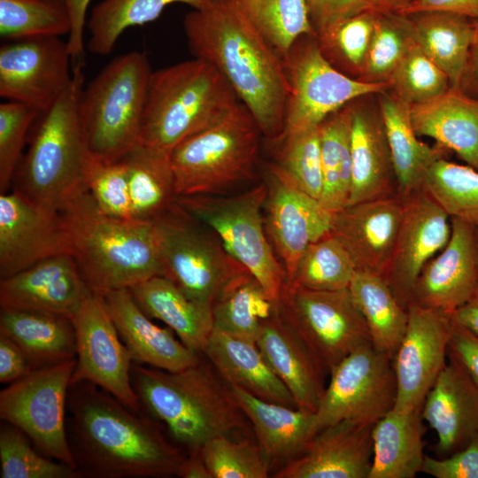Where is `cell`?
Listing matches in <instances>:
<instances>
[{
	"instance_id": "cell-1",
	"label": "cell",
	"mask_w": 478,
	"mask_h": 478,
	"mask_svg": "<svg viewBox=\"0 0 478 478\" xmlns=\"http://www.w3.org/2000/svg\"><path fill=\"white\" fill-rule=\"evenodd\" d=\"M68 440L81 477L179 476L187 456L160 423L89 382L70 385Z\"/></svg>"
},
{
	"instance_id": "cell-2",
	"label": "cell",
	"mask_w": 478,
	"mask_h": 478,
	"mask_svg": "<svg viewBox=\"0 0 478 478\" xmlns=\"http://www.w3.org/2000/svg\"><path fill=\"white\" fill-rule=\"evenodd\" d=\"M195 58L212 64L251 112L262 135L279 142L284 130L289 82L281 57L235 0H213L183 19Z\"/></svg>"
},
{
	"instance_id": "cell-3",
	"label": "cell",
	"mask_w": 478,
	"mask_h": 478,
	"mask_svg": "<svg viewBox=\"0 0 478 478\" xmlns=\"http://www.w3.org/2000/svg\"><path fill=\"white\" fill-rule=\"evenodd\" d=\"M131 380L140 405L186 452L201 450L215 437L246 436L248 419L230 385L204 356L177 372L133 362Z\"/></svg>"
},
{
	"instance_id": "cell-4",
	"label": "cell",
	"mask_w": 478,
	"mask_h": 478,
	"mask_svg": "<svg viewBox=\"0 0 478 478\" xmlns=\"http://www.w3.org/2000/svg\"><path fill=\"white\" fill-rule=\"evenodd\" d=\"M59 214L68 253L91 291L104 295L162 275L153 221L107 215L87 189Z\"/></svg>"
},
{
	"instance_id": "cell-5",
	"label": "cell",
	"mask_w": 478,
	"mask_h": 478,
	"mask_svg": "<svg viewBox=\"0 0 478 478\" xmlns=\"http://www.w3.org/2000/svg\"><path fill=\"white\" fill-rule=\"evenodd\" d=\"M81 64L73 70L67 89L46 111L39 112L29 134L13 181L17 189L35 204L59 212L86 189L84 167L89 154L78 115L83 88Z\"/></svg>"
},
{
	"instance_id": "cell-6",
	"label": "cell",
	"mask_w": 478,
	"mask_h": 478,
	"mask_svg": "<svg viewBox=\"0 0 478 478\" xmlns=\"http://www.w3.org/2000/svg\"><path fill=\"white\" fill-rule=\"evenodd\" d=\"M240 102L225 77L195 58L151 73L139 144L170 154Z\"/></svg>"
},
{
	"instance_id": "cell-7",
	"label": "cell",
	"mask_w": 478,
	"mask_h": 478,
	"mask_svg": "<svg viewBox=\"0 0 478 478\" xmlns=\"http://www.w3.org/2000/svg\"><path fill=\"white\" fill-rule=\"evenodd\" d=\"M151 68L147 55L114 58L80 92L78 115L89 151L112 163L138 143Z\"/></svg>"
},
{
	"instance_id": "cell-8",
	"label": "cell",
	"mask_w": 478,
	"mask_h": 478,
	"mask_svg": "<svg viewBox=\"0 0 478 478\" xmlns=\"http://www.w3.org/2000/svg\"><path fill=\"white\" fill-rule=\"evenodd\" d=\"M260 128L239 102L220 120L178 144L170 153L178 197L224 195L251 177Z\"/></svg>"
},
{
	"instance_id": "cell-9",
	"label": "cell",
	"mask_w": 478,
	"mask_h": 478,
	"mask_svg": "<svg viewBox=\"0 0 478 478\" xmlns=\"http://www.w3.org/2000/svg\"><path fill=\"white\" fill-rule=\"evenodd\" d=\"M266 182L236 195L178 197L187 214L211 229L226 251L243 265L277 301L286 281L285 271L268 238L264 218Z\"/></svg>"
},
{
	"instance_id": "cell-10",
	"label": "cell",
	"mask_w": 478,
	"mask_h": 478,
	"mask_svg": "<svg viewBox=\"0 0 478 478\" xmlns=\"http://www.w3.org/2000/svg\"><path fill=\"white\" fill-rule=\"evenodd\" d=\"M153 224L162 275L201 305L212 307L224 289L248 271L211 229L177 202Z\"/></svg>"
},
{
	"instance_id": "cell-11",
	"label": "cell",
	"mask_w": 478,
	"mask_h": 478,
	"mask_svg": "<svg viewBox=\"0 0 478 478\" xmlns=\"http://www.w3.org/2000/svg\"><path fill=\"white\" fill-rule=\"evenodd\" d=\"M276 306L328 374L353 351L371 343L348 289L313 290L285 281Z\"/></svg>"
},
{
	"instance_id": "cell-12",
	"label": "cell",
	"mask_w": 478,
	"mask_h": 478,
	"mask_svg": "<svg viewBox=\"0 0 478 478\" xmlns=\"http://www.w3.org/2000/svg\"><path fill=\"white\" fill-rule=\"evenodd\" d=\"M75 366L76 358L35 369L9 384L0 392V418L22 431L41 453L77 470L66 420Z\"/></svg>"
},
{
	"instance_id": "cell-13",
	"label": "cell",
	"mask_w": 478,
	"mask_h": 478,
	"mask_svg": "<svg viewBox=\"0 0 478 478\" xmlns=\"http://www.w3.org/2000/svg\"><path fill=\"white\" fill-rule=\"evenodd\" d=\"M281 58L289 91L280 141L318 127L355 99L388 89L387 83L362 81L335 68L321 54L314 35L299 38Z\"/></svg>"
},
{
	"instance_id": "cell-14",
	"label": "cell",
	"mask_w": 478,
	"mask_h": 478,
	"mask_svg": "<svg viewBox=\"0 0 478 478\" xmlns=\"http://www.w3.org/2000/svg\"><path fill=\"white\" fill-rule=\"evenodd\" d=\"M329 374L330 381L314 412L313 436L344 420L376 423L394 408L397 382L393 358L372 343L353 351Z\"/></svg>"
},
{
	"instance_id": "cell-15",
	"label": "cell",
	"mask_w": 478,
	"mask_h": 478,
	"mask_svg": "<svg viewBox=\"0 0 478 478\" xmlns=\"http://www.w3.org/2000/svg\"><path fill=\"white\" fill-rule=\"evenodd\" d=\"M71 320L76 338V366L71 384L91 382L138 412L141 405L131 380L133 358L103 297L92 292Z\"/></svg>"
},
{
	"instance_id": "cell-16",
	"label": "cell",
	"mask_w": 478,
	"mask_h": 478,
	"mask_svg": "<svg viewBox=\"0 0 478 478\" xmlns=\"http://www.w3.org/2000/svg\"><path fill=\"white\" fill-rule=\"evenodd\" d=\"M67 42L59 37L9 41L0 47V96L38 112L49 109L73 80Z\"/></svg>"
},
{
	"instance_id": "cell-17",
	"label": "cell",
	"mask_w": 478,
	"mask_h": 478,
	"mask_svg": "<svg viewBox=\"0 0 478 478\" xmlns=\"http://www.w3.org/2000/svg\"><path fill=\"white\" fill-rule=\"evenodd\" d=\"M405 335L393 357L397 382L394 408L421 409L429 389L447 364L452 325L450 313L415 304L407 306Z\"/></svg>"
},
{
	"instance_id": "cell-18",
	"label": "cell",
	"mask_w": 478,
	"mask_h": 478,
	"mask_svg": "<svg viewBox=\"0 0 478 478\" xmlns=\"http://www.w3.org/2000/svg\"><path fill=\"white\" fill-rule=\"evenodd\" d=\"M265 182V227L289 281L305 250L330 232L333 213L296 188L275 163L268 165Z\"/></svg>"
},
{
	"instance_id": "cell-19",
	"label": "cell",
	"mask_w": 478,
	"mask_h": 478,
	"mask_svg": "<svg viewBox=\"0 0 478 478\" xmlns=\"http://www.w3.org/2000/svg\"><path fill=\"white\" fill-rule=\"evenodd\" d=\"M402 198L397 241L383 278L407 308L421 270L449 242L451 219L423 189Z\"/></svg>"
},
{
	"instance_id": "cell-20",
	"label": "cell",
	"mask_w": 478,
	"mask_h": 478,
	"mask_svg": "<svg viewBox=\"0 0 478 478\" xmlns=\"http://www.w3.org/2000/svg\"><path fill=\"white\" fill-rule=\"evenodd\" d=\"M68 253L59 212L46 209L19 190L0 195V277Z\"/></svg>"
},
{
	"instance_id": "cell-21",
	"label": "cell",
	"mask_w": 478,
	"mask_h": 478,
	"mask_svg": "<svg viewBox=\"0 0 478 478\" xmlns=\"http://www.w3.org/2000/svg\"><path fill=\"white\" fill-rule=\"evenodd\" d=\"M375 423L344 420L317 432L274 478H368Z\"/></svg>"
},
{
	"instance_id": "cell-22",
	"label": "cell",
	"mask_w": 478,
	"mask_h": 478,
	"mask_svg": "<svg viewBox=\"0 0 478 478\" xmlns=\"http://www.w3.org/2000/svg\"><path fill=\"white\" fill-rule=\"evenodd\" d=\"M403 212L397 194L347 205L333 213L330 233L351 257L357 270L384 277Z\"/></svg>"
},
{
	"instance_id": "cell-23",
	"label": "cell",
	"mask_w": 478,
	"mask_h": 478,
	"mask_svg": "<svg viewBox=\"0 0 478 478\" xmlns=\"http://www.w3.org/2000/svg\"><path fill=\"white\" fill-rule=\"evenodd\" d=\"M477 283L474 227L451 219L449 242L421 270L409 304L451 314L470 298Z\"/></svg>"
},
{
	"instance_id": "cell-24",
	"label": "cell",
	"mask_w": 478,
	"mask_h": 478,
	"mask_svg": "<svg viewBox=\"0 0 478 478\" xmlns=\"http://www.w3.org/2000/svg\"><path fill=\"white\" fill-rule=\"evenodd\" d=\"M92 292L73 258L62 253L1 279L0 306L71 318Z\"/></svg>"
},
{
	"instance_id": "cell-25",
	"label": "cell",
	"mask_w": 478,
	"mask_h": 478,
	"mask_svg": "<svg viewBox=\"0 0 478 478\" xmlns=\"http://www.w3.org/2000/svg\"><path fill=\"white\" fill-rule=\"evenodd\" d=\"M101 296L133 362L177 372L201 358L202 353L187 347L170 328L154 324L129 289L111 290Z\"/></svg>"
},
{
	"instance_id": "cell-26",
	"label": "cell",
	"mask_w": 478,
	"mask_h": 478,
	"mask_svg": "<svg viewBox=\"0 0 478 478\" xmlns=\"http://www.w3.org/2000/svg\"><path fill=\"white\" fill-rule=\"evenodd\" d=\"M421 417L436 434L439 458L459 451L478 433V388L451 358L427 394Z\"/></svg>"
},
{
	"instance_id": "cell-27",
	"label": "cell",
	"mask_w": 478,
	"mask_h": 478,
	"mask_svg": "<svg viewBox=\"0 0 478 478\" xmlns=\"http://www.w3.org/2000/svg\"><path fill=\"white\" fill-rule=\"evenodd\" d=\"M353 101L347 104L351 157V188L347 205L397 194L380 110L374 112Z\"/></svg>"
},
{
	"instance_id": "cell-28",
	"label": "cell",
	"mask_w": 478,
	"mask_h": 478,
	"mask_svg": "<svg viewBox=\"0 0 478 478\" xmlns=\"http://www.w3.org/2000/svg\"><path fill=\"white\" fill-rule=\"evenodd\" d=\"M263 356L292 394L297 406L315 412L328 374L301 339L274 312L263 320L256 341Z\"/></svg>"
},
{
	"instance_id": "cell-29",
	"label": "cell",
	"mask_w": 478,
	"mask_h": 478,
	"mask_svg": "<svg viewBox=\"0 0 478 478\" xmlns=\"http://www.w3.org/2000/svg\"><path fill=\"white\" fill-rule=\"evenodd\" d=\"M202 354L230 386L242 388L268 402L297 407L292 394L255 342L229 335L213 328Z\"/></svg>"
},
{
	"instance_id": "cell-30",
	"label": "cell",
	"mask_w": 478,
	"mask_h": 478,
	"mask_svg": "<svg viewBox=\"0 0 478 478\" xmlns=\"http://www.w3.org/2000/svg\"><path fill=\"white\" fill-rule=\"evenodd\" d=\"M230 387L272 468L281 467L303 452L313 436V412L268 402Z\"/></svg>"
},
{
	"instance_id": "cell-31",
	"label": "cell",
	"mask_w": 478,
	"mask_h": 478,
	"mask_svg": "<svg viewBox=\"0 0 478 478\" xmlns=\"http://www.w3.org/2000/svg\"><path fill=\"white\" fill-rule=\"evenodd\" d=\"M410 117L418 135L434 139L478 170V99L451 88L433 100L410 106Z\"/></svg>"
},
{
	"instance_id": "cell-32",
	"label": "cell",
	"mask_w": 478,
	"mask_h": 478,
	"mask_svg": "<svg viewBox=\"0 0 478 478\" xmlns=\"http://www.w3.org/2000/svg\"><path fill=\"white\" fill-rule=\"evenodd\" d=\"M0 334L22 350L34 370L76 358L73 324L61 314L1 308Z\"/></svg>"
},
{
	"instance_id": "cell-33",
	"label": "cell",
	"mask_w": 478,
	"mask_h": 478,
	"mask_svg": "<svg viewBox=\"0 0 478 478\" xmlns=\"http://www.w3.org/2000/svg\"><path fill=\"white\" fill-rule=\"evenodd\" d=\"M129 290L149 317L164 322L189 349L203 352L213 329L211 306L190 299L163 275L150 277Z\"/></svg>"
},
{
	"instance_id": "cell-34",
	"label": "cell",
	"mask_w": 478,
	"mask_h": 478,
	"mask_svg": "<svg viewBox=\"0 0 478 478\" xmlns=\"http://www.w3.org/2000/svg\"><path fill=\"white\" fill-rule=\"evenodd\" d=\"M380 113L387 137L397 194L405 197L422 189L430 166L443 158L445 149L430 147L418 139L410 117V105L388 90L379 94Z\"/></svg>"
},
{
	"instance_id": "cell-35",
	"label": "cell",
	"mask_w": 478,
	"mask_h": 478,
	"mask_svg": "<svg viewBox=\"0 0 478 478\" xmlns=\"http://www.w3.org/2000/svg\"><path fill=\"white\" fill-rule=\"evenodd\" d=\"M414 42L459 89L474 35V19L439 11L401 14Z\"/></svg>"
},
{
	"instance_id": "cell-36",
	"label": "cell",
	"mask_w": 478,
	"mask_h": 478,
	"mask_svg": "<svg viewBox=\"0 0 478 478\" xmlns=\"http://www.w3.org/2000/svg\"><path fill=\"white\" fill-rule=\"evenodd\" d=\"M422 421L421 409H392L374 424L368 478H413L421 473L425 459Z\"/></svg>"
},
{
	"instance_id": "cell-37",
	"label": "cell",
	"mask_w": 478,
	"mask_h": 478,
	"mask_svg": "<svg viewBox=\"0 0 478 478\" xmlns=\"http://www.w3.org/2000/svg\"><path fill=\"white\" fill-rule=\"evenodd\" d=\"M348 289L366 322L373 346L393 358L407 327V308L377 274L356 270Z\"/></svg>"
},
{
	"instance_id": "cell-38",
	"label": "cell",
	"mask_w": 478,
	"mask_h": 478,
	"mask_svg": "<svg viewBox=\"0 0 478 478\" xmlns=\"http://www.w3.org/2000/svg\"><path fill=\"white\" fill-rule=\"evenodd\" d=\"M133 219L154 221L177 202L170 154L137 144L123 159Z\"/></svg>"
},
{
	"instance_id": "cell-39",
	"label": "cell",
	"mask_w": 478,
	"mask_h": 478,
	"mask_svg": "<svg viewBox=\"0 0 478 478\" xmlns=\"http://www.w3.org/2000/svg\"><path fill=\"white\" fill-rule=\"evenodd\" d=\"M275 308L276 301L247 271L235 279L212 305L213 328L256 343L263 320Z\"/></svg>"
},
{
	"instance_id": "cell-40",
	"label": "cell",
	"mask_w": 478,
	"mask_h": 478,
	"mask_svg": "<svg viewBox=\"0 0 478 478\" xmlns=\"http://www.w3.org/2000/svg\"><path fill=\"white\" fill-rule=\"evenodd\" d=\"M213 0H102L93 7L88 21V50L105 56L121 34L129 27L157 19L172 4H185L194 10L207 7Z\"/></svg>"
},
{
	"instance_id": "cell-41",
	"label": "cell",
	"mask_w": 478,
	"mask_h": 478,
	"mask_svg": "<svg viewBox=\"0 0 478 478\" xmlns=\"http://www.w3.org/2000/svg\"><path fill=\"white\" fill-rule=\"evenodd\" d=\"M322 168L320 204L335 213L344 208L351 188L350 116L347 104L320 126Z\"/></svg>"
},
{
	"instance_id": "cell-42",
	"label": "cell",
	"mask_w": 478,
	"mask_h": 478,
	"mask_svg": "<svg viewBox=\"0 0 478 478\" xmlns=\"http://www.w3.org/2000/svg\"><path fill=\"white\" fill-rule=\"evenodd\" d=\"M251 24L282 58L296 42L312 35L307 0H235Z\"/></svg>"
},
{
	"instance_id": "cell-43",
	"label": "cell",
	"mask_w": 478,
	"mask_h": 478,
	"mask_svg": "<svg viewBox=\"0 0 478 478\" xmlns=\"http://www.w3.org/2000/svg\"><path fill=\"white\" fill-rule=\"evenodd\" d=\"M422 189L448 213L478 228V170L437 158L428 168Z\"/></svg>"
},
{
	"instance_id": "cell-44",
	"label": "cell",
	"mask_w": 478,
	"mask_h": 478,
	"mask_svg": "<svg viewBox=\"0 0 478 478\" xmlns=\"http://www.w3.org/2000/svg\"><path fill=\"white\" fill-rule=\"evenodd\" d=\"M356 270L344 246L328 232L305 250L286 282L313 290H341L349 288Z\"/></svg>"
},
{
	"instance_id": "cell-45",
	"label": "cell",
	"mask_w": 478,
	"mask_h": 478,
	"mask_svg": "<svg viewBox=\"0 0 478 478\" xmlns=\"http://www.w3.org/2000/svg\"><path fill=\"white\" fill-rule=\"evenodd\" d=\"M64 0H0V35L8 41L69 35Z\"/></svg>"
},
{
	"instance_id": "cell-46",
	"label": "cell",
	"mask_w": 478,
	"mask_h": 478,
	"mask_svg": "<svg viewBox=\"0 0 478 478\" xmlns=\"http://www.w3.org/2000/svg\"><path fill=\"white\" fill-rule=\"evenodd\" d=\"M377 12L367 11L330 25L314 35L323 57L337 70L359 78Z\"/></svg>"
},
{
	"instance_id": "cell-47",
	"label": "cell",
	"mask_w": 478,
	"mask_h": 478,
	"mask_svg": "<svg viewBox=\"0 0 478 478\" xmlns=\"http://www.w3.org/2000/svg\"><path fill=\"white\" fill-rule=\"evenodd\" d=\"M413 43L403 15L377 12L364 66L358 80L387 83Z\"/></svg>"
},
{
	"instance_id": "cell-48",
	"label": "cell",
	"mask_w": 478,
	"mask_h": 478,
	"mask_svg": "<svg viewBox=\"0 0 478 478\" xmlns=\"http://www.w3.org/2000/svg\"><path fill=\"white\" fill-rule=\"evenodd\" d=\"M16 427L0 428L1 478H78L75 468L41 453Z\"/></svg>"
},
{
	"instance_id": "cell-49",
	"label": "cell",
	"mask_w": 478,
	"mask_h": 478,
	"mask_svg": "<svg viewBox=\"0 0 478 478\" xmlns=\"http://www.w3.org/2000/svg\"><path fill=\"white\" fill-rule=\"evenodd\" d=\"M387 83V90L410 106L433 100L451 88L445 73L415 42Z\"/></svg>"
},
{
	"instance_id": "cell-50",
	"label": "cell",
	"mask_w": 478,
	"mask_h": 478,
	"mask_svg": "<svg viewBox=\"0 0 478 478\" xmlns=\"http://www.w3.org/2000/svg\"><path fill=\"white\" fill-rule=\"evenodd\" d=\"M212 478H267L271 465L257 440L219 436L201 449Z\"/></svg>"
},
{
	"instance_id": "cell-51",
	"label": "cell",
	"mask_w": 478,
	"mask_h": 478,
	"mask_svg": "<svg viewBox=\"0 0 478 478\" xmlns=\"http://www.w3.org/2000/svg\"><path fill=\"white\" fill-rule=\"evenodd\" d=\"M280 142L282 146L276 166L296 188L320 200L323 181L319 127L287 135Z\"/></svg>"
},
{
	"instance_id": "cell-52",
	"label": "cell",
	"mask_w": 478,
	"mask_h": 478,
	"mask_svg": "<svg viewBox=\"0 0 478 478\" xmlns=\"http://www.w3.org/2000/svg\"><path fill=\"white\" fill-rule=\"evenodd\" d=\"M84 182L102 212L115 218L133 219L127 172L123 160L105 162L89 151Z\"/></svg>"
},
{
	"instance_id": "cell-53",
	"label": "cell",
	"mask_w": 478,
	"mask_h": 478,
	"mask_svg": "<svg viewBox=\"0 0 478 478\" xmlns=\"http://www.w3.org/2000/svg\"><path fill=\"white\" fill-rule=\"evenodd\" d=\"M38 112L8 101L0 104V192L5 193L23 156V148Z\"/></svg>"
},
{
	"instance_id": "cell-54",
	"label": "cell",
	"mask_w": 478,
	"mask_h": 478,
	"mask_svg": "<svg viewBox=\"0 0 478 478\" xmlns=\"http://www.w3.org/2000/svg\"><path fill=\"white\" fill-rule=\"evenodd\" d=\"M421 473L436 478H478V433L465 447L447 457L425 455Z\"/></svg>"
},
{
	"instance_id": "cell-55",
	"label": "cell",
	"mask_w": 478,
	"mask_h": 478,
	"mask_svg": "<svg viewBox=\"0 0 478 478\" xmlns=\"http://www.w3.org/2000/svg\"><path fill=\"white\" fill-rule=\"evenodd\" d=\"M314 34L340 20L374 11L368 0H307Z\"/></svg>"
},
{
	"instance_id": "cell-56",
	"label": "cell",
	"mask_w": 478,
	"mask_h": 478,
	"mask_svg": "<svg viewBox=\"0 0 478 478\" xmlns=\"http://www.w3.org/2000/svg\"><path fill=\"white\" fill-rule=\"evenodd\" d=\"M448 358L454 360L478 388V335L453 320Z\"/></svg>"
},
{
	"instance_id": "cell-57",
	"label": "cell",
	"mask_w": 478,
	"mask_h": 478,
	"mask_svg": "<svg viewBox=\"0 0 478 478\" xmlns=\"http://www.w3.org/2000/svg\"><path fill=\"white\" fill-rule=\"evenodd\" d=\"M34 371L22 350L0 334V382L11 384Z\"/></svg>"
},
{
	"instance_id": "cell-58",
	"label": "cell",
	"mask_w": 478,
	"mask_h": 478,
	"mask_svg": "<svg viewBox=\"0 0 478 478\" xmlns=\"http://www.w3.org/2000/svg\"><path fill=\"white\" fill-rule=\"evenodd\" d=\"M90 1L64 0L71 19V31L66 42L73 63H74V60H82L84 55V28Z\"/></svg>"
},
{
	"instance_id": "cell-59",
	"label": "cell",
	"mask_w": 478,
	"mask_h": 478,
	"mask_svg": "<svg viewBox=\"0 0 478 478\" xmlns=\"http://www.w3.org/2000/svg\"><path fill=\"white\" fill-rule=\"evenodd\" d=\"M429 11L449 12L478 19V0H413L397 14Z\"/></svg>"
},
{
	"instance_id": "cell-60",
	"label": "cell",
	"mask_w": 478,
	"mask_h": 478,
	"mask_svg": "<svg viewBox=\"0 0 478 478\" xmlns=\"http://www.w3.org/2000/svg\"><path fill=\"white\" fill-rule=\"evenodd\" d=\"M459 89L466 95L478 99V19H474V39Z\"/></svg>"
},
{
	"instance_id": "cell-61",
	"label": "cell",
	"mask_w": 478,
	"mask_h": 478,
	"mask_svg": "<svg viewBox=\"0 0 478 478\" xmlns=\"http://www.w3.org/2000/svg\"><path fill=\"white\" fill-rule=\"evenodd\" d=\"M451 316L454 321L478 335V283L470 298Z\"/></svg>"
},
{
	"instance_id": "cell-62",
	"label": "cell",
	"mask_w": 478,
	"mask_h": 478,
	"mask_svg": "<svg viewBox=\"0 0 478 478\" xmlns=\"http://www.w3.org/2000/svg\"><path fill=\"white\" fill-rule=\"evenodd\" d=\"M178 477L212 478L205 465L201 450L187 452Z\"/></svg>"
},
{
	"instance_id": "cell-63",
	"label": "cell",
	"mask_w": 478,
	"mask_h": 478,
	"mask_svg": "<svg viewBox=\"0 0 478 478\" xmlns=\"http://www.w3.org/2000/svg\"><path fill=\"white\" fill-rule=\"evenodd\" d=\"M373 10L380 13H399L413 0H368Z\"/></svg>"
},
{
	"instance_id": "cell-64",
	"label": "cell",
	"mask_w": 478,
	"mask_h": 478,
	"mask_svg": "<svg viewBox=\"0 0 478 478\" xmlns=\"http://www.w3.org/2000/svg\"><path fill=\"white\" fill-rule=\"evenodd\" d=\"M474 235H475V242H476V248H477V256H478V228H474Z\"/></svg>"
}]
</instances>
